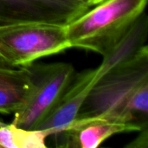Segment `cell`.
Returning a JSON list of instances; mask_svg holds the SVG:
<instances>
[{
	"label": "cell",
	"mask_w": 148,
	"mask_h": 148,
	"mask_svg": "<svg viewBox=\"0 0 148 148\" xmlns=\"http://www.w3.org/2000/svg\"><path fill=\"white\" fill-rule=\"evenodd\" d=\"M88 7H91V6H95L102 2H104L105 0H82Z\"/></svg>",
	"instance_id": "cell-12"
},
{
	"label": "cell",
	"mask_w": 148,
	"mask_h": 148,
	"mask_svg": "<svg viewBox=\"0 0 148 148\" xmlns=\"http://www.w3.org/2000/svg\"><path fill=\"white\" fill-rule=\"evenodd\" d=\"M140 134L138 137L134 140L130 144L127 145L126 147L129 148H147L148 146V128H143L140 131Z\"/></svg>",
	"instance_id": "cell-11"
},
{
	"label": "cell",
	"mask_w": 148,
	"mask_h": 148,
	"mask_svg": "<svg viewBox=\"0 0 148 148\" xmlns=\"http://www.w3.org/2000/svg\"><path fill=\"white\" fill-rule=\"evenodd\" d=\"M50 130H29L0 122V148H45Z\"/></svg>",
	"instance_id": "cell-10"
},
{
	"label": "cell",
	"mask_w": 148,
	"mask_h": 148,
	"mask_svg": "<svg viewBox=\"0 0 148 148\" xmlns=\"http://www.w3.org/2000/svg\"><path fill=\"white\" fill-rule=\"evenodd\" d=\"M147 16L146 11H143L102 56V62L96 68L99 77L101 78L110 69L134 58L147 45Z\"/></svg>",
	"instance_id": "cell-8"
},
{
	"label": "cell",
	"mask_w": 148,
	"mask_h": 148,
	"mask_svg": "<svg viewBox=\"0 0 148 148\" xmlns=\"http://www.w3.org/2000/svg\"><path fill=\"white\" fill-rule=\"evenodd\" d=\"M0 64H2V65H7V64L5 63L4 60L2 58V56H0Z\"/></svg>",
	"instance_id": "cell-13"
},
{
	"label": "cell",
	"mask_w": 148,
	"mask_h": 148,
	"mask_svg": "<svg viewBox=\"0 0 148 148\" xmlns=\"http://www.w3.org/2000/svg\"><path fill=\"white\" fill-rule=\"evenodd\" d=\"M148 83V47L131 60L110 69L93 86L75 120L107 117L141 127L132 114L137 91Z\"/></svg>",
	"instance_id": "cell-1"
},
{
	"label": "cell",
	"mask_w": 148,
	"mask_h": 148,
	"mask_svg": "<svg viewBox=\"0 0 148 148\" xmlns=\"http://www.w3.org/2000/svg\"><path fill=\"white\" fill-rule=\"evenodd\" d=\"M34 83L33 93L23 108L14 113L12 124L35 130L56 105L75 76L72 64L55 62L27 66Z\"/></svg>",
	"instance_id": "cell-4"
},
{
	"label": "cell",
	"mask_w": 148,
	"mask_h": 148,
	"mask_svg": "<svg viewBox=\"0 0 148 148\" xmlns=\"http://www.w3.org/2000/svg\"><path fill=\"white\" fill-rule=\"evenodd\" d=\"M70 48L67 24L28 22L0 25V56L10 67H25Z\"/></svg>",
	"instance_id": "cell-3"
},
{
	"label": "cell",
	"mask_w": 148,
	"mask_h": 148,
	"mask_svg": "<svg viewBox=\"0 0 148 148\" xmlns=\"http://www.w3.org/2000/svg\"><path fill=\"white\" fill-rule=\"evenodd\" d=\"M34 90L31 73L27 66L0 64V113L14 114L25 106Z\"/></svg>",
	"instance_id": "cell-9"
},
{
	"label": "cell",
	"mask_w": 148,
	"mask_h": 148,
	"mask_svg": "<svg viewBox=\"0 0 148 148\" xmlns=\"http://www.w3.org/2000/svg\"><path fill=\"white\" fill-rule=\"evenodd\" d=\"M147 0H105L67 24L72 48L103 56L143 12Z\"/></svg>",
	"instance_id": "cell-2"
},
{
	"label": "cell",
	"mask_w": 148,
	"mask_h": 148,
	"mask_svg": "<svg viewBox=\"0 0 148 148\" xmlns=\"http://www.w3.org/2000/svg\"><path fill=\"white\" fill-rule=\"evenodd\" d=\"M99 79L97 69H88L75 75L56 105L37 129L50 130L54 135L68 127L75 120L89 91Z\"/></svg>",
	"instance_id": "cell-7"
},
{
	"label": "cell",
	"mask_w": 148,
	"mask_h": 148,
	"mask_svg": "<svg viewBox=\"0 0 148 148\" xmlns=\"http://www.w3.org/2000/svg\"><path fill=\"white\" fill-rule=\"evenodd\" d=\"M142 129L135 124L124 123L107 117H94L75 120L68 127L54 136L59 141L56 143L57 147L96 148L114 134L140 132Z\"/></svg>",
	"instance_id": "cell-6"
},
{
	"label": "cell",
	"mask_w": 148,
	"mask_h": 148,
	"mask_svg": "<svg viewBox=\"0 0 148 148\" xmlns=\"http://www.w3.org/2000/svg\"><path fill=\"white\" fill-rule=\"evenodd\" d=\"M89 8L82 0H0V25L28 22L69 24Z\"/></svg>",
	"instance_id": "cell-5"
}]
</instances>
